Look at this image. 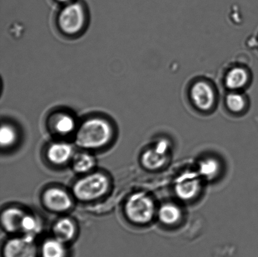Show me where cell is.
<instances>
[{"label": "cell", "instance_id": "obj_1", "mask_svg": "<svg viewBox=\"0 0 258 257\" xmlns=\"http://www.w3.org/2000/svg\"><path fill=\"white\" fill-rule=\"evenodd\" d=\"M112 134V128L107 121L92 118L83 123L78 129L76 142L82 148H100L109 142Z\"/></svg>", "mask_w": 258, "mask_h": 257}, {"label": "cell", "instance_id": "obj_2", "mask_svg": "<svg viewBox=\"0 0 258 257\" xmlns=\"http://www.w3.org/2000/svg\"><path fill=\"white\" fill-rule=\"evenodd\" d=\"M109 186L108 178L100 173L93 174L75 183L73 193L78 200L91 201L104 195Z\"/></svg>", "mask_w": 258, "mask_h": 257}, {"label": "cell", "instance_id": "obj_3", "mask_svg": "<svg viewBox=\"0 0 258 257\" xmlns=\"http://www.w3.org/2000/svg\"><path fill=\"white\" fill-rule=\"evenodd\" d=\"M126 215L138 224L148 223L153 218L155 208L153 201L144 193L134 194L128 199L125 207Z\"/></svg>", "mask_w": 258, "mask_h": 257}, {"label": "cell", "instance_id": "obj_4", "mask_svg": "<svg viewBox=\"0 0 258 257\" xmlns=\"http://www.w3.org/2000/svg\"><path fill=\"white\" fill-rule=\"evenodd\" d=\"M85 12L80 2H70L60 12L58 24L62 31L68 35L79 33L84 27Z\"/></svg>", "mask_w": 258, "mask_h": 257}, {"label": "cell", "instance_id": "obj_5", "mask_svg": "<svg viewBox=\"0 0 258 257\" xmlns=\"http://www.w3.org/2000/svg\"><path fill=\"white\" fill-rule=\"evenodd\" d=\"M4 257H37V250L34 235L11 239L5 244Z\"/></svg>", "mask_w": 258, "mask_h": 257}, {"label": "cell", "instance_id": "obj_6", "mask_svg": "<svg viewBox=\"0 0 258 257\" xmlns=\"http://www.w3.org/2000/svg\"><path fill=\"white\" fill-rule=\"evenodd\" d=\"M190 97L194 105L202 111L211 110L216 100L213 88L205 80L194 83L191 88Z\"/></svg>", "mask_w": 258, "mask_h": 257}, {"label": "cell", "instance_id": "obj_7", "mask_svg": "<svg viewBox=\"0 0 258 257\" xmlns=\"http://www.w3.org/2000/svg\"><path fill=\"white\" fill-rule=\"evenodd\" d=\"M44 205L49 210L62 212L72 207V201L64 191L59 188H50L43 195Z\"/></svg>", "mask_w": 258, "mask_h": 257}, {"label": "cell", "instance_id": "obj_8", "mask_svg": "<svg viewBox=\"0 0 258 257\" xmlns=\"http://www.w3.org/2000/svg\"><path fill=\"white\" fill-rule=\"evenodd\" d=\"M25 215L24 211L19 208L7 209L2 215V225L10 233L21 230L23 219Z\"/></svg>", "mask_w": 258, "mask_h": 257}, {"label": "cell", "instance_id": "obj_9", "mask_svg": "<svg viewBox=\"0 0 258 257\" xmlns=\"http://www.w3.org/2000/svg\"><path fill=\"white\" fill-rule=\"evenodd\" d=\"M73 148L67 143H55L49 148L47 157L55 164H63L72 157Z\"/></svg>", "mask_w": 258, "mask_h": 257}, {"label": "cell", "instance_id": "obj_10", "mask_svg": "<svg viewBox=\"0 0 258 257\" xmlns=\"http://www.w3.org/2000/svg\"><path fill=\"white\" fill-rule=\"evenodd\" d=\"M249 78L248 72L246 69L241 67H236L227 73L225 82L229 89L236 91L244 88L248 82Z\"/></svg>", "mask_w": 258, "mask_h": 257}, {"label": "cell", "instance_id": "obj_11", "mask_svg": "<svg viewBox=\"0 0 258 257\" xmlns=\"http://www.w3.org/2000/svg\"><path fill=\"white\" fill-rule=\"evenodd\" d=\"M199 188V180L193 175H186L179 178L176 191L180 198L189 199L196 195Z\"/></svg>", "mask_w": 258, "mask_h": 257}, {"label": "cell", "instance_id": "obj_12", "mask_svg": "<svg viewBox=\"0 0 258 257\" xmlns=\"http://www.w3.org/2000/svg\"><path fill=\"white\" fill-rule=\"evenodd\" d=\"M166 147L165 143L161 142L156 149L147 151L142 158L143 165L150 169L160 167L165 161L164 154Z\"/></svg>", "mask_w": 258, "mask_h": 257}, {"label": "cell", "instance_id": "obj_13", "mask_svg": "<svg viewBox=\"0 0 258 257\" xmlns=\"http://www.w3.org/2000/svg\"><path fill=\"white\" fill-rule=\"evenodd\" d=\"M53 231L55 238L65 243L74 237L76 228L74 223L70 219L62 218L55 223Z\"/></svg>", "mask_w": 258, "mask_h": 257}, {"label": "cell", "instance_id": "obj_14", "mask_svg": "<svg viewBox=\"0 0 258 257\" xmlns=\"http://www.w3.org/2000/svg\"><path fill=\"white\" fill-rule=\"evenodd\" d=\"M52 125L57 133L61 135H67L74 130L75 122L70 115L65 113H59L52 118Z\"/></svg>", "mask_w": 258, "mask_h": 257}, {"label": "cell", "instance_id": "obj_15", "mask_svg": "<svg viewBox=\"0 0 258 257\" xmlns=\"http://www.w3.org/2000/svg\"><path fill=\"white\" fill-rule=\"evenodd\" d=\"M42 257H66L67 250L64 243L57 239L45 241L42 247Z\"/></svg>", "mask_w": 258, "mask_h": 257}, {"label": "cell", "instance_id": "obj_16", "mask_svg": "<svg viewBox=\"0 0 258 257\" xmlns=\"http://www.w3.org/2000/svg\"><path fill=\"white\" fill-rule=\"evenodd\" d=\"M73 164L76 172L84 173L94 167L95 160L93 156L88 153H80L74 156Z\"/></svg>", "mask_w": 258, "mask_h": 257}, {"label": "cell", "instance_id": "obj_17", "mask_svg": "<svg viewBox=\"0 0 258 257\" xmlns=\"http://www.w3.org/2000/svg\"><path fill=\"white\" fill-rule=\"evenodd\" d=\"M159 218L167 225H173L180 218L181 212L177 206L168 204L160 209Z\"/></svg>", "mask_w": 258, "mask_h": 257}, {"label": "cell", "instance_id": "obj_18", "mask_svg": "<svg viewBox=\"0 0 258 257\" xmlns=\"http://www.w3.org/2000/svg\"><path fill=\"white\" fill-rule=\"evenodd\" d=\"M226 103L229 110L234 113L241 112L246 106V98L243 95L232 92L227 95Z\"/></svg>", "mask_w": 258, "mask_h": 257}, {"label": "cell", "instance_id": "obj_19", "mask_svg": "<svg viewBox=\"0 0 258 257\" xmlns=\"http://www.w3.org/2000/svg\"><path fill=\"white\" fill-rule=\"evenodd\" d=\"M17 134L14 128L9 125H3L0 132V143L2 147H9L14 144Z\"/></svg>", "mask_w": 258, "mask_h": 257}, {"label": "cell", "instance_id": "obj_20", "mask_svg": "<svg viewBox=\"0 0 258 257\" xmlns=\"http://www.w3.org/2000/svg\"><path fill=\"white\" fill-rule=\"evenodd\" d=\"M39 228L36 220L31 216L25 215L23 219L21 230L24 231L26 235H34L37 232Z\"/></svg>", "mask_w": 258, "mask_h": 257}, {"label": "cell", "instance_id": "obj_21", "mask_svg": "<svg viewBox=\"0 0 258 257\" xmlns=\"http://www.w3.org/2000/svg\"><path fill=\"white\" fill-rule=\"evenodd\" d=\"M218 170V165L216 161L207 160L204 161L201 166V172L207 178H212L216 175Z\"/></svg>", "mask_w": 258, "mask_h": 257}, {"label": "cell", "instance_id": "obj_22", "mask_svg": "<svg viewBox=\"0 0 258 257\" xmlns=\"http://www.w3.org/2000/svg\"><path fill=\"white\" fill-rule=\"evenodd\" d=\"M57 2L62 3V4H69L72 0H56Z\"/></svg>", "mask_w": 258, "mask_h": 257}]
</instances>
